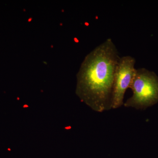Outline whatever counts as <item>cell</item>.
<instances>
[{
	"label": "cell",
	"instance_id": "cell-1",
	"mask_svg": "<svg viewBox=\"0 0 158 158\" xmlns=\"http://www.w3.org/2000/svg\"><path fill=\"white\" fill-rule=\"evenodd\" d=\"M120 58L116 45L109 38L82 62L77 74L76 94L96 112L111 109L114 75Z\"/></svg>",
	"mask_w": 158,
	"mask_h": 158
},
{
	"label": "cell",
	"instance_id": "cell-2",
	"mask_svg": "<svg viewBox=\"0 0 158 158\" xmlns=\"http://www.w3.org/2000/svg\"><path fill=\"white\" fill-rule=\"evenodd\" d=\"M130 88L132 96L124 105L126 107L144 109L158 102V77L144 68L136 69Z\"/></svg>",
	"mask_w": 158,
	"mask_h": 158
},
{
	"label": "cell",
	"instance_id": "cell-3",
	"mask_svg": "<svg viewBox=\"0 0 158 158\" xmlns=\"http://www.w3.org/2000/svg\"><path fill=\"white\" fill-rule=\"evenodd\" d=\"M135 62L131 56L119 58L114 75L111 109H117L123 104L125 93L131 87L135 73Z\"/></svg>",
	"mask_w": 158,
	"mask_h": 158
}]
</instances>
